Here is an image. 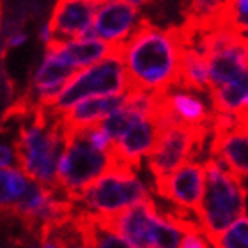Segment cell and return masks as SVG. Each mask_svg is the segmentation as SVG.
Masks as SVG:
<instances>
[{
	"label": "cell",
	"mask_w": 248,
	"mask_h": 248,
	"mask_svg": "<svg viewBox=\"0 0 248 248\" xmlns=\"http://www.w3.org/2000/svg\"><path fill=\"white\" fill-rule=\"evenodd\" d=\"M186 48L188 41L181 25L160 29L142 18L133 36L123 45L128 91L158 94L179 87Z\"/></svg>",
	"instance_id": "1"
},
{
	"label": "cell",
	"mask_w": 248,
	"mask_h": 248,
	"mask_svg": "<svg viewBox=\"0 0 248 248\" xmlns=\"http://www.w3.org/2000/svg\"><path fill=\"white\" fill-rule=\"evenodd\" d=\"M66 144L67 133L61 115L37 105L29 123L20 128L15 142V155L21 172L31 181L50 188H61L57 176Z\"/></svg>",
	"instance_id": "2"
},
{
	"label": "cell",
	"mask_w": 248,
	"mask_h": 248,
	"mask_svg": "<svg viewBox=\"0 0 248 248\" xmlns=\"http://www.w3.org/2000/svg\"><path fill=\"white\" fill-rule=\"evenodd\" d=\"M204 169L206 188L197 218L206 238L213 245L245 215L247 190L241 179L220 161L207 158Z\"/></svg>",
	"instance_id": "3"
},
{
	"label": "cell",
	"mask_w": 248,
	"mask_h": 248,
	"mask_svg": "<svg viewBox=\"0 0 248 248\" xmlns=\"http://www.w3.org/2000/svg\"><path fill=\"white\" fill-rule=\"evenodd\" d=\"M67 144L59 165V186L67 199L78 202V197L91 185L114 169H121L110 151H99L89 142L83 131H67ZM124 169V167H123Z\"/></svg>",
	"instance_id": "4"
},
{
	"label": "cell",
	"mask_w": 248,
	"mask_h": 248,
	"mask_svg": "<svg viewBox=\"0 0 248 248\" xmlns=\"http://www.w3.org/2000/svg\"><path fill=\"white\" fill-rule=\"evenodd\" d=\"M124 93H128V77L121 52L87 69L78 71L66 83V87L62 89L52 107L46 108L52 110L55 115H61L85 99L119 96Z\"/></svg>",
	"instance_id": "5"
},
{
	"label": "cell",
	"mask_w": 248,
	"mask_h": 248,
	"mask_svg": "<svg viewBox=\"0 0 248 248\" xmlns=\"http://www.w3.org/2000/svg\"><path fill=\"white\" fill-rule=\"evenodd\" d=\"M149 197V190L137 176V172L121 167L110 170L94 185L85 188L78 197L77 204L91 213L115 215L147 201Z\"/></svg>",
	"instance_id": "6"
},
{
	"label": "cell",
	"mask_w": 248,
	"mask_h": 248,
	"mask_svg": "<svg viewBox=\"0 0 248 248\" xmlns=\"http://www.w3.org/2000/svg\"><path fill=\"white\" fill-rule=\"evenodd\" d=\"M209 131L211 126H186L181 123L165 129L147 158V167L155 181L170 176L190 161H195L204 151Z\"/></svg>",
	"instance_id": "7"
},
{
	"label": "cell",
	"mask_w": 248,
	"mask_h": 248,
	"mask_svg": "<svg viewBox=\"0 0 248 248\" xmlns=\"http://www.w3.org/2000/svg\"><path fill=\"white\" fill-rule=\"evenodd\" d=\"M209 158L220 161L239 179L248 177V119L213 114Z\"/></svg>",
	"instance_id": "8"
},
{
	"label": "cell",
	"mask_w": 248,
	"mask_h": 248,
	"mask_svg": "<svg viewBox=\"0 0 248 248\" xmlns=\"http://www.w3.org/2000/svg\"><path fill=\"white\" fill-rule=\"evenodd\" d=\"M93 215L98 225L119 234L133 248H155L153 231L156 220L160 218V213H158V204L151 197L147 201L115 215H98V213Z\"/></svg>",
	"instance_id": "9"
},
{
	"label": "cell",
	"mask_w": 248,
	"mask_h": 248,
	"mask_svg": "<svg viewBox=\"0 0 248 248\" xmlns=\"http://www.w3.org/2000/svg\"><path fill=\"white\" fill-rule=\"evenodd\" d=\"M204 188H206V169L204 163L199 161H190L170 176L155 181V190L158 195L181 209L193 211L195 215L201 207Z\"/></svg>",
	"instance_id": "10"
},
{
	"label": "cell",
	"mask_w": 248,
	"mask_h": 248,
	"mask_svg": "<svg viewBox=\"0 0 248 248\" xmlns=\"http://www.w3.org/2000/svg\"><path fill=\"white\" fill-rule=\"evenodd\" d=\"M144 2H101L94 18V31L96 37L112 45H123L133 36L137 27L142 21L140 9Z\"/></svg>",
	"instance_id": "11"
},
{
	"label": "cell",
	"mask_w": 248,
	"mask_h": 248,
	"mask_svg": "<svg viewBox=\"0 0 248 248\" xmlns=\"http://www.w3.org/2000/svg\"><path fill=\"white\" fill-rule=\"evenodd\" d=\"M101 2L89 0H59L52 11L48 29L59 41H82L94 25Z\"/></svg>",
	"instance_id": "12"
},
{
	"label": "cell",
	"mask_w": 248,
	"mask_h": 248,
	"mask_svg": "<svg viewBox=\"0 0 248 248\" xmlns=\"http://www.w3.org/2000/svg\"><path fill=\"white\" fill-rule=\"evenodd\" d=\"M161 135V124L155 115H147L142 121L135 124L123 139L114 142L112 145V155L119 163V167L139 170L140 161L144 156L149 158L151 153L155 151L158 140Z\"/></svg>",
	"instance_id": "13"
},
{
	"label": "cell",
	"mask_w": 248,
	"mask_h": 248,
	"mask_svg": "<svg viewBox=\"0 0 248 248\" xmlns=\"http://www.w3.org/2000/svg\"><path fill=\"white\" fill-rule=\"evenodd\" d=\"M123 45H112V43L101 41V39H82V41L64 43L52 37L46 43V53H57L73 67L87 69L105 59L121 53Z\"/></svg>",
	"instance_id": "14"
},
{
	"label": "cell",
	"mask_w": 248,
	"mask_h": 248,
	"mask_svg": "<svg viewBox=\"0 0 248 248\" xmlns=\"http://www.w3.org/2000/svg\"><path fill=\"white\" fill-rule=\"evenodd\" d=\"M128 93L119 96H105V98H91L82 103L75 105L73 108L61 114V119L64 123V128L67 131H82V129L99 124L105 117L123 108L126 103Z\"/></svg>",
	"instance_id": "15"
},
{
	"label": "cell",
	"mask_w": 248,
	"mask_h": 248,
	"mask_svg": "<svg viewBox=\"0 0 248 248\" xmlns=\"http://www.w3.org/2000/svg\"><path fill=\"white\" fill-rule=\"evenodd\" d=\"M167 101L177 121L186 126H211L213 114H209L206 105L197 94L186 89H172L167 93Z\"/></svg>",
	"instance_id": "16"
},
{
	"label": "cell",
	"mask_w": 248,
	"mask_h": 248,
	"mask_svg": "<svg viewBox=\"0 0 248 248\" xmlns=\"http://www.w3.org/2000/svg\"><path fill=\"white\" fill-rule=\"evenodd\" d=\"M209 99L213 105V114L234 115V117L241 114L248 101V69L227 85L213 89L209 93Z\"/></svg>",
	"instance_id": "17"
},
{
	"label": "cell",
	"mask_w": 248,
	"mask_h": 248,
	"mask_svg": "<svg viewBox=\"0 0 248 248\" xmlns=\"http://www.w3.org/2000/svg\"><path fill=\"white\" fill-rule=\"evenodd\" d=\"M179 89L195 91V93H207V94L213 91L206 57L197 48H186L185 53H183Z\"/></svg>",
	"instance_id": "18"
},
{
	"label": "cell",
	"mask_w": 248,
	"mask_h": 248,
	"mask_svg": "<svg viewBox=\"0 0 248 248\" xmlns=\"http://www.w3.org/2000/svg\"><path fill=\"white\" fill-rule=\"evenodd\" d=\"M31 179L16 169H0V215H7L23 199Z\"/></svg>",
	"instance_id": "19"
},
{
	"label": "cell",
	"mask_w": 248,
	"mask_h": 248,
	"mask_svg": "<svg viewBox=\"0 0 248 248\" xmlns=\"http://www.w3.org/2000/svg\"><path fill=\"white\" fill-rule=\"evenodd\" d=\"M144 117H147V115H142L140 112H137V110L129 108L128 105H124L123 108H119L117 112H114V114H110L108 117H105L99 124H101V128L107 131V135H108L110 139L114 140V142H117V140L123 139L124 135L128 133L129 129L133 128L139 121L144 119Z\"/></svg>",
	"instance_id": "20"
},
{
	"label": "cell",
	"mask_w": 248,
	"mask_h": 248,
	"mask_svg": "<svg viewBox=\"0 0 248 248\" xmlns=\"http://www.w3.org/2000/svg\"><path fill=\"white\" fill-rule=\"evenodd\" d=\"M185 232L181 229L169 223L163 218H158L153 231V243L155 248H181V241Z\"/></svg>",
	"instance_id": "21"
},
{
	"label": "cell",
	"mask_w": 248,
	"mask_h": 248,
	"mask_svg": "<svg viewBox=\"0 0 248 248\" xmlns=\"http://www.w3.org/2000/svg\"><path fill=\"white\" fill-rule=\"evenodd\" d=\"M213 248H248V215H243L232 227L213 243Z\"/></svg>",
	"instance_id": "22"
},
{
	"label": "cell",
	"mask_w": 248,
	"mask_h": 248,
	"mask_svg": "<svg viewBox=\"0 0 248 248\" xmlns=\"http://www.w3.org/2000/svg\"><path fill=\"white\" fill-rule=\"evenodd\" d=\"M93 215V213H91ZM93 245L94 248H133L128 241H124L119 234L112 232L108 229H103L96 223L93 215Z\"/></svg>",
	"instance_id": "23"
},
{
	"label": "cell",
	"mask_w": 248,
	"mask_h": 248,
	"mask_svg": "<svg viewBox=\"0 0 248 248\" xmlns=\"http://www.w3.org/2000/svg\"><path fill=\"white\" fill-rule=\"evenodd\" d=\"M229 27L239 31L248 39V0L229 2Z\"/></svg>",
	"instance_id": "24"
},
{
	"label": "cell",
	"mask_w": 248,
	"mask_h": 248,
	"mask_svg": "<svg viewBox=\"0 0 248 248\" xmlns=\"http://www.w3.org/2000/svg\"><path fill=\"white\" fill-rule=\"evenodd\" d=\"M206 234L199 231V232H188L185 234V238L181 241V248H211L213 245L209 243V239L204 238Z\"/></svg>",
	"instance_id": "25"
},
{
	"label": "cell",
	"mask_w": 248,
	"mask_h": 248,
	"mask_svg": "<svg viewBox=\"0 0 248 248\" xmlns=\"http://www.w3.org/2000/svg\"><path fill=\"white\" fill-rule=\"evenodd\" d=\"M13 161V149L7 144H0V169H5Z\"/></svg>",
	"instance_id": "26"
},
{
	"label": "cell",
	"mask_w": 248,
	"mask_h": 248,
	"mask_svg": "<svg viewBox=\"0 0 248 248\" xmlns=\"http://www.w3.org/2000/svg\"><path fill=\"white\" fill-rule=\"evenodd\" d=\"M27 41V36L23 34V32H20V34H16V36H11L5 39V48H13V46H20V45H23V43Z\"/></svg>",
	"instance_id": "27"
},
{
	"label": "cell",
	"mask_w": 248,
	"mask_h": 248,
	"mask_svg": "<svg viewBox=\"0 0 248 248\" xmlns=\"http://www.w3.org/2000/svg\"><path fill=\"white\" fill-rule=\"evenodd\" d=\"M0 25H2V4H0Z\"/></svg>",
	"instance_id": "28"
},
{
	"label": "cell",
	"mask_w": 248,
	"mask_h": 248,
	"mask_svg": "<svg viewBox=\"0 0 248 248\" xmlns=\"http://www.w3.org/2000/svg\"><path fill=\"white\" fill-rule=\"evenodd\" d=\"M43 248H53V247H50V245H46V247H43Z\"/></svg>",
	"instance_id": "29"
}]
</instances>
